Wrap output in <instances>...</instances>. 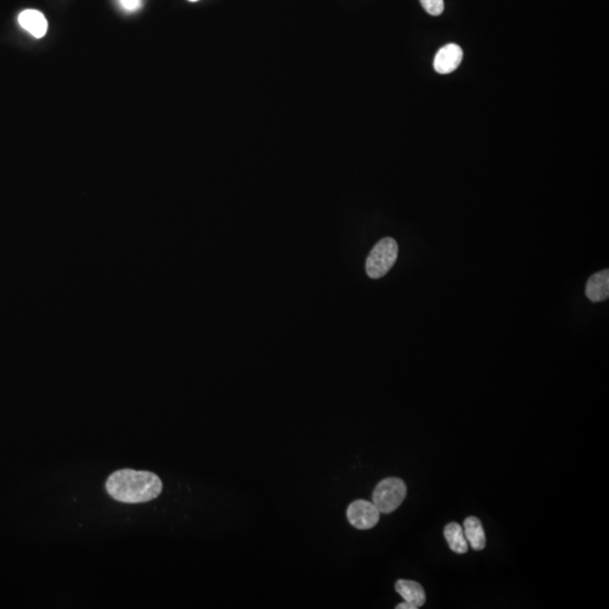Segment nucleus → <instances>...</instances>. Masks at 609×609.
<instances>
[{
  "instance_id": "nucleus-4",
  "label": "nucleus",
  "mask_w": 609,
  "mask_h": 609,
  "mask_svg": "<svg viewBox=\"0 0 609 609\" xmlns=\"http://www.w3.org/2000/svg\"><path fill=\"white\" fill-rule=\"evenodd\" d=\"M346 517L353 527L360 531H368L379 522L380 511L374 503L366 500H357L348 507Z\"/></svg>"
},
{
  "instance_id": "nucleus-9",
  "label": "nucleus",
  "mask_w": 609,
  "mask_h": 609,
  "mask_svg": "<svg viewBox=\"0 0 609 609\" xmlns=\"http://www.w3.org/2000/svg\"><path fill=\"white\" fill-rule=\"evenodd\" d=\"M464 534L466 540L469 542L472 549L475 551L483 550L487 544L485 533L480 519L476 517H468L464 522Z\"/></svg>"
},
{
  "instance_id": "nucleus-2",
  "label": "nucleus",
  "mask_w": 609,
  "mask_h": 609,
  "mask_svg": "<svg viewBox=\"0 0 609 609\" xmlns=\"http://www.w3.org/2000/svg\"><path fill=\"white\" fill-rule=\"evenodd\" d=\"M399 256V245L392 237L380 239L371 250L366 261V272L371 279H380L395 264Z\"/></svg>"
},
{
  "instance_id": "nucleus-11",
  "label": "nucleus",
  "mask_w": 609,
  "mask_h": 609,
  "mask_svg": "<svg viewBox=\"0 0 609 609\" xmlns=\"http://www.w3.org/2000/svg\"><path fill=\"white\" fill-rule=\"evenodd\" d=\"M421 5L424 10H427L428 14L432 16H439L443 14L445 10V3L443 0H420Z\"/></svg>"
},
{
  "instance_id": "nucleus-7",
  "label": "nucleus",
  "mask_w": 609,
  "mask_h": 609,
  "mask_svg": "<svg viewBox=\"0 0 609 609\" xmlns=\"http://www.w3.org/2000/svg\"><path fill=\"white\" fill-rule=\"evenodd\" d=\"M586 295L591 302L607 300L609 297V271L603 270L591 276L586 286Z\"/></svg>"
},
{
  "instance_id": "nucleus-13",
  "label": "nucleus",
  "mask_w": 609,
  "mask_h": 609,
  "mask_svg": "<svg viewBox=\"0 0 609 609\" xmlns=\"http://www.w3.org/2000/svg\"><path fill=\"white\" fill-rule=\"evenodd\" d=\"M396 608H397V609H417V607H415L414 605H412V604H408V603H406V601H404V603L399 604V605H397V606H396Z\"/></svg>"
},
{
  "instance_id": "nucleus-8",
  "label": "nucleus",
  "mask_w": 609,
  "mask_h": 609,
  "mask_svg": "<svg viewBox=\"0 0 609 609\" xmlns=\"http://www.w3.org/2000/svg\"><path fill=\"white\" fill-rule=\"evenodd\" d=\"M395 589L406 603L414 605L417 608L423 606L425 603V593L420 584L411 580H399Z\"/></svg>"
},
{
  "instance_id": "nucleus-1",
  "label": "nucleus",
  "mask_w": 609,
  "mask_h": 609,
  "mask_svg": "<svg viewBox=\"0 0 609 609\" xmlns=\"http://www.w3.org/2000/svg\"><path fill=\"white\" fill-rule=\"evenodd\" d=\"M105 487L116 501L137 505L156 499L163 491V483L151 472L119 469L107 478Z\"/></svg>"
},
{
  "instance_id": "nucleus-14",
  "label": "nucleus",
  "mask_w": 609,
  "mask_h": 609,
  "mask_svg": "<svg viewBox=\"0 0 609 609\" xmlns=\"http://www.w3.org/2000/svg\"><path fill=\"white\" fill-rule=\"evenodd\" d=\"M189 1H191V3H195V1H198V0H189Z\"/></svg>"
},
{
  "instance_id": "nucleus-5",
  "label": "nucleus",
  "mask_w": 609,
  "mask_h": 609,
  "mask_svg": "<svg viewBox=\"0 0 609 609\" xmlns=\"http://www.w3.org/2000/svg\"><path fill=\"white\" fill-rule=\"evenodd\" d=\"M463 50L462 47L457 44H447L441 47L434 58V67L436 73L441 75L452 73L458 68L462 63Z\"/></svg>"
},
{
  "instance_id": "nucleus-6",
  "label": "nucleus",
  "mask_w": 609,
  "mask_h": 609,
  "mask_svg": "<svg viewBox=\"0 0 609 609\" xmlns=\"http://www.w3.org/2000/svg\"><path fill=\"white\" fill-rule=\"evenodd\" d=\"M19 25L34 38H41L47 34V21L45 16L35 10H26L19 16Z\"/></svg>"
},
{
  "instance_id": "nucleus-3",
  "label": "nucleus",
  "mask_w": 609,
  "mask_h": 609,
  "mask_svg": "<svg viewBox=\"0 0 609 609\" xmlns=\"http://www.w3.org/2000/svg\"><path fill=\"white\" fill-rule=\"evenodd\" d=\"M406 494L408 487L404 480L397 478H385L375 487L373 503L380 513H392L402 505Z\"/></svg>"
},
{
  "instance_id": "nucleus-10",
  "label": "nucleus",
  "mask_w": 609,
  "mask_h": 609,
  "mask_svg": "<svg viewBox=\"0 0 609 609\" xmlns=\"http://www.w3.org/2000/svg\"><path fill=\"white\" fill-rule=\"evenodd\" d=\"M448 545L457 554H465L468 551V544L462 526L457 522L447 524L443 531Z\"/></svg>"
},
{
  "instance_id": "nucleus-12",
  "label": "nucleus",
  "mask_w": 609,
  "mask_h": 609,
  "mask_svg": "<svg viewBox=\"0 0 609 609\" xmlns=\"http://www.w3.org/2000/svg\"><path fill=\"white\" fill-rule=\"evenodd\" d=\"M121 3L126 10L132 12V10H138L140 6V0H121Z\"/></svg>"
}]
</instances>
